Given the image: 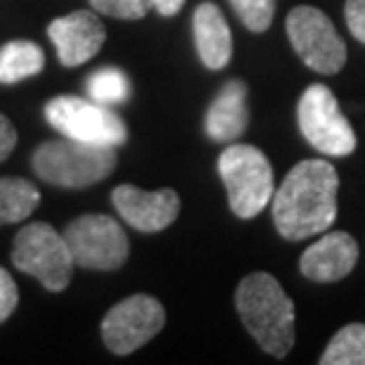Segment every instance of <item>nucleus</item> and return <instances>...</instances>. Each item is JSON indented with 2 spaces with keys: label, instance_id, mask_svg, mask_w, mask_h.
<instances>
[{
  "label": "nucleus",
  "instance_id": "1",
  "mask_svg": "<svg viewBox=\"0 0 365 365\" xmlns=\"http://www.w3.org/2000/svg\"><path fill=\"white\" fill-rule=\"evenodd\" d=\"M337 169L325 159H304L284 176L273 192V223L289 240L320 235L337 218Z\"/></svg>",
  "mask_w": 365,
  "mask_h": 365
},
{
  "label": "nucleus",
  "instance_id": "2",
  "mask_svg": "<svg viewBox=\"0 0 365 365\" xmlns=\"http://www.w3.org/2000/svg\"><path fill=\"white\" fill-rule=\"evenodd\" d=\"M235 306L247 332L275 359L294 346V304L271 273H252L240 280Z\"/></svg>",
  "mask_w": 365,
  "mask_h": 365
},
{
  "label": "nucleus",
  "instance_id": "3",
  "mask_svg": "<svg viewBox=\"0 0 365 365\" xmlns=\"http://www.w3.org/2000/svg\"><path fill=\"white\" fill-rule=\"evenodd\" d=\"M116 150L62 138L38 145L31 155V169L41 180L57 187H88L112 176L116 169Z\"/></svg>",
  "mask_w": 365,
  "mask_h": 365
},
{
  "label": "nucleus",
  "instance_id": "4",
  "mask_svg": "<svg viewBox=\"0 0 365 365\" xmlns=\"http://www.w3.org/2000/svg\"><path fill=\"white\" fill-rule=\"evenodd\" d=\"M218 173L237 218H254L273 200V166L254 145H232L218 157Z\"/></svg>",
  "mask_w": 365,
  "mask_h": 365
},
{
  "label": "nucleus",
  "instance_id": "5",
  "mask_svg": "<svg viewBox=\"0 0 365 365\" xmlns=\"http://www.w3.org/2000/svg\"><path fill=\"white\" fill-rule=\"evenodd\" d=\"M12 264L21 273L36 277L48 292L67 289L76 266L64 235L43 221L29 223L17 232Z\"/></svg>",
  "mask_w": 365,
  "mask_h": 365
},
{
  "label": "nucleus",
  "instance_id": "6",
  "mask_svg": "<svg viewBox=\"0 0 365 365\" xmlns=\"http://www.w3.org/2000/svg\"><path fill=\"white\" fill-rule=\"evenodd\" d=\"M46 119L64 138L105 148H121L128 140V128L112 107L100 102L57 95L46 105Z\"/></svg>",
  "mask_w": 365,
  "mask_h": 365
},
{
  "label": "nucleus",
  "instance_id": "7",
  "mask_svg": "<svg viewBox=\"0 0 365 365\" xmlns=\"http://www.w3.org/2000/svg\"><path fill=\"white\" fill-rule=\"evenodd\" d=\"M284 31L306 67L318 74L332 76L344 69L346 46L334 29L332 19L323 10L311 5H299L289 10Z\"/></svg>",
  "mask_w": 365,
  "mask_h": 365
},
{
  "label": "nucleus",
  "instance_id": "8",
  "mask_svg": "<svg viewBox=\"0 0 365 365\" xmlns=\"http://www.w3.org/2000/svg\"><path fill=\"white\" fill-rule=\"evenodd\" d=\"M299 130L313 150L327 157H349L356 150V133L339 109L334 93L323 83H313L302 93L297 107Z\"/></svg>",
  "mask_w": 365,
  "mask_h": 365
},
{
  "label": "nucleus",
  "instance_id": "9",
  "mask_svg": "<svg viewBox=\"0 0 365 365\" xmlns=\"http://www.w3.org/2000/svg\"><path fill=\"white\" fill-rule=\"evenodd\" d=\"M74 264L88 271H116L126 264L130 245L126 230L105 214H86L64 228Z\"/></svg>",
  "mask_w": 365,
  "mask_h": 365
},
{
  "label": "nucleus",
  "instance_id": "10",
  "mask_svg": "<svg viewBox=\"0 0 365 365\" xmlns=\"http://www.w3.org/2000/svg\"><path fill=\"white\" fill-rule=\"evenodd\" d=\"M166 323L164 306L150 294H133L114 304L102 318V341L112 354L128 356L162 332Z\"/></svg>",
  "mask_w": 365,
  "mask_h": 365
},
{
  "label": "nucleus",
  "instance_id": "11",
  "mask_svg": "<svg viewBox=\"0 0 365 365\" xmlns=\"http://www.w3.org/2000/svg\"><path fill=\"white\" fill-rule=\"evenodd\" d=\"M112 204L123 221L140 232H159L169 228L180 214V197L171 187L145 192L130 182H123L112 190Z\"/></svg>",
  "mask_w": 365,
  "mask_h": 365
},
{
  "label": "nucleus",
  "instance_id": "12",
  "mask_svg": "<svg viewBox=\"0 0 365 365\" xmlns=\"http://www.w3.org/2000/svg\"><path fill=\"white\" fill-rule=\"evenodd\" d=\"M48 36L64 67H78L100 53V48L105 46L107 31L95 12L76 10L55 19L48 26Z\"/></svg>",
  "mask_w": 365,
  "mask_h": 365
},
{
  "label": "nucleus",
  "instance_id": "13",
  "mask_svg": "<svg viewBox=\"0 0 365 365\" xmlns=\"http://www.w3.org/2000/svg\"><path fill=\"white\" fill-rule=\"evenodd\" d=\"M359 261V242L344 230H332L306 247L299 261V271L313 282H337L356 268Z\"/></svg>",
  "mask_w": 365,
  "mask_h": 365
},
{
  "label": "nucleus",
  "instance_id": "14",
  "mask_svg": "<svg viewBox=\"0 0 365 365\" xmlns=\"http://www.w3.org/2000/svg\"><path fill=\"white\" fill-rule=\"evenodd\" d=\"M250 126V107H247V83L232 78L207 109L204 130L214 143H235Z\"/></svg>",
  "mask_w": 365,
  "mask_h": 365
},
{
  "label": "nucleus",
  "instance_id": "15",
  "mask_svg": "<svg viewBox=\"0 0 365 365\" xmlns=\"http://www.w3.org/2000/svg\"><path fill=\"white\" fill-rule=\"evenodd\" d=\"M192 34L197 55L211 71H221L232 60V34L221 7L214 3H200L192 14Z\"/></svg>",
  "mask_w": 365,
  "mask_h": 365
},
{
  "label": "nucleus",
  "instance_id": "16",
  "mask_svg": "<svg viewBox=\"0 0 365 365\" xmlns=\"http://www.w3.org/2000/svg\"><path fill=\"white\" fill-rule=\"evenodd\" d=\"M43 67H46V55L41 46L31 41H10L0 48V83H19L41 74Z\"/></svg>",
  "mask_w": 365,
  "mask_h": 365
},
{
  "label": "nucleus",
  "instance_id": "17",
  "mask_svg": "<svg viewBox=\"0 0 365 365\" xmlns=\"http://www.w3.org/2000/svg\"><path fill=\"white\" fill-rule=\"evenodd\" d=\"M41 204V192L31 180L0 178V225L21 223Z\"/></svg>",
  "mask_w": 365,
  "mask_h": 365
},
{
  "label": "nucleus",
  "instance_id": "18",
  "mask_svg": "<svg viewBox=\"0 0 365 365\" xmlns=\"http://www.w3.org/2000/svg\"><path fill=\"white\" fill-rule=\"evenodd\" d=\"M320 365H365V325L351 323L330 339Z\"/></svg>",
  "mask_w": 365,
  "mask_h": 365
},
{
  "label": "nucleus",
  "instance_id": "19",
  "mask_svg": "<svg viewBox=\"0 0 365 365\" xmlns=\"http://www.w3.org/2000/svg\"><path fill=\"white\" fill-rule=\"evenodd\" d=\"M86 91H88V98L93 102H100V105H107V107H116L128 100L130 81L121 69L102 67L88 76Z\"/></svg>",
  "mask_w": 365,
  "mask_h": 365
},
{
  "label": "nucleus",
  "instance_id": "20",
  "mask_svg": "<svg viewBox=\"0 0 365 365\" xmlns=\"http://www.w3.org/2000/svg\"><path fill=\"white\" fill-rule=\"evenodd\" d=\"M232 10L237 12L240 21L252 34H264L273 24L275 17V0H228Z\"/></svg>",
  "mask_w": 365,
  "mask_h": 365
},
{
  "label": "nucleus",
  "instance_id": "21",
  "mask_svg": "<svg viewBox=\"0 0 365 365\" xmlns=\"http://www.w3.org/2000/svg\"><path fill=\"white\" fill-rule=\"evenodd\" d=\"M93 10L116 19H143L152 10V0H91Z\"/></svg>",
  "mask_w": 365,
  "mask_h": 365
},
{
  "label": "nucleus",
  "instance_id": "22",
  "mask_svg": "<svg viewBox=\"0 0 365 365\" xmlns=\"http://www.w3.org/2000/svg\"><path fill=\"white\" fill-rule=\"evenodd\" d=\"M17 304H19L17 284H14L12 275L0 266V323H5V320L12 316Z\"/></svg>",
  "mask_w": 365,
  "mask_h": 365
},
{
  "label": "nucleus",
  "instance_id": "23",
  "mask_svg": "<svg viewBox=\"0 0 365 365\" xmlns=\"http://www.w3.org/2000/svg\"><path fill=\"white\" fill-rule=\"evenodd\" d=\"M344 19L349 31L354 34V38L365 46V0H346Z\"/></svg>",
  "mask_w": 365,
  "mask_h": 365
},
{
  "label": "nucleus",
  "instance_id": "24",
  "mask_svg": "<svg viewBox=\"0 0 365 365\" xmlns=\"http://www.w3.org/2000/svg\"><path fill=\"white\" fill-rule=\"evenodd\" d=\"M14 145H17V130L5 114H0V162L12 155Z\"/></svg>",
  "mask_w": 365,
  "mask_h": 365
},
{
  "label": "nucleus",
  "instance_id": "25",
  "mask_svg": "<svg viewBox=\"0 0 365 365\" xmlns=\"http://www.w3.org/2000/svg\"><path fill=\"white\" fill-rule=\"evenodd\" d=\"M182 5H185V0H152V7H155L162 17H173V14H178L182 10Z\"/></svg>",
  "mask_w": 365,
  "mask_h": 365
}]
</instances>
